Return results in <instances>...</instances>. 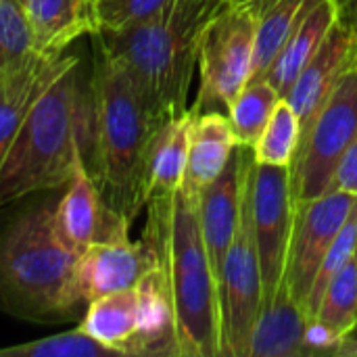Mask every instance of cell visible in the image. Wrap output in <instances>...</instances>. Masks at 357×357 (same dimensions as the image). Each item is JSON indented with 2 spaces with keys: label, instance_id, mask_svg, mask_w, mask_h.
I'll use <instances>...</instances> for the list:
<instances>
[{
  "label": "cell",
  "instance_id": "14",
  "mask_svg": "<svg viewBox=\"0 0 357 357\" xmlns=\"http://www.w3.org/2000/svg\"><path fill=\"white\" fill-rule=\"evenodd\" d=\"M356 59L357 40L341 23H335L284 96L295 109L301 130L312 121L339 77L351 63H356Z\"/></svg>",
  "mask_w": 357,
  "mask_h": 357
},
{
  "label": "cell",
  "instance_id": "6",
  "mask_svg": "<svg viewBox=\"0 0 357 357\" xmlns=\"http://www.w3.org/2000/svg\"><path fill=\"white\" fill-rule=\"evenodd\" d=\"M257 8L253 2L234 4L224 0L201 29L197 73L199 96L195 113L228 109L232 98L247 86L253 69Z\"/></svg>",
  "mask_w": 357,
  "mask_h": 357
},
{
  "label": "cell",
  "instance_id": "36",
  "mask_svg": "<svg viewBox=\"0 0 357 357\" xmlns=\"http://www.w3.org/2000/svg\"><path fill=\"white\" fill-rule=\"evenodd\" d=\"M209 2H213V4H220V2H224V0H209Z\"/></svg>",
  "mask_w": 357,
  "mask_h": 357
},
{
  "label": "cell",
  "instance_id": "24",
  "mask_svg": "<svg viewBox=\"0 0 357 357\" xmlns=\"http://www.w3.org/2000/svg\"><path fill=\"white\" fill-rule=\"evenodd\" d=\"M282 96L268 79H251L226 109L236 142L253 146L266 130Z\"/></svg>",
  "mask_w": 357,
  "mask_h": 357
},
{
  "label": "cell",
  "instance_id": "10",
  "mask_svg": "<svg viewBox=\"0 0 357 357\" xmlns=\"http://www.w3.org/2000/svg\"><path fill=\"white\" fill-rule=\"evenodd\" d=\"M356 205L357 197L343 190H331L318 199L295 203L282 280L303 312L324 255Z\"/></svg>",
  "mask_w": 357,
  "mask_h": 357
},
{
  "label": "cell",
  "instance_id": "11",
  "mask_svg": "<svg viewBox=\"0 0 357 357\" xmlns=\"http://www.w3.org/2000/svg\"><path fill=\"white\" fill-rule=\"evenodd\" d=\"M130 226L132 224L107 207L86 159H79L65 195L52 209V230L59 243L79 255L98 241L126 238Z\"/></svg>",
  "mask_w": 357,
  "mask_h": 357
},
{
  "label": "cell",
  "instance_id": "13",
  "mask_svg": "<svg viewBox=\"0 0 357 357\" xmlns=\"http://www.w3.org/2000/svg\"><path fill=\"white\" fill-rule=\"evenodd\" d=\"M253 161V146L236 144L222 174L199 195V222L215 280L224 268L226 253L234 241L243 199L247 190V172Z\"/></svg>",
  "mask_w": 357,
  "mask_h": 357
},
{
  "label": "cell",
  "instance_id": "22",
  "mask_svg": "<svg viewBox=\"0 0 357 357\" xmlns=\"http://www.w3.org/2000/svg\"><path fill=\"white\" fill-rule=\"evenodd\" d=\"M77 326L119 356H128L138 328V291L128 289L90 301Z\"/></svg>",
  "mask_w": 357,
  "mask_h": 357
},
{
  "label": "cell",
  "instance_id": "3",
  "mask_svg": "<svg viewBox=\"0 0 357 357\" xmlns=\"http://www.w3.org/2000/svg\"><path fill=\"white\" fill-rule=\"evenodd\" d=\"M220 4L174 0L144 21L92 33L94 44L132 77L157 126L190 109L188 90L197 73L201 29Z\"/></svg>",
  "mask_w": 357,
  "mask_h": 357
},
{
  "label": "cell",
  "instance_id": "5",
  "mask_svg": "<svg viewBox=\"0 0 357 357\" xmlns=\"http://www.w3.org/2000/svg\"><path fill=\"white\" fill-rule=\"evenodd\" d=\"M77 255L52 230V209L40 207L13 220L0 234V310L38 324L82 320L73 295Z\"/></svg>",
  "mask_w": 357,
  "mask_h": 357
},
{
  "label": "cell",
  "instance_id": "9",
  "mask_svg": "<svg viewBox=\"0 0 357 357\" xmlns=\"http://www.w3.org/2000/svg\"><path fill=\"white\" fill-rule=\"evenodd\" d=\"M247 199L266 303L274 297L284 278V264L295 215L291 169L264 165L253 159L247 172Z\"/></svg>",
  "mask_w": 357,
  "mask_h": 357
},
{
  "label": "cell",
  "instance_id": "2",
  "mask_svg": "<svg viewBox=\"0 0 357 357\" xmlns=\"http://www.w3.org/2000/svg\"><path fill=\"white\" fill-rule=\"evenodd\" d=\"M142 238L163 272L176 316L180 357H222L218 280L199 222V195L184 184L146 203Z\"/></svg>",
  "mask_w": 357,
  "mask_h": 357
},
{
  "label": "cell",
  "instance_id": "35",
  "mask_svg": "<svg viewBox=\"0 0 357 357\" xmlns=\"http://www.w3.org/2000/svg\"><path fill=\"white\" fill-rule=\"evenodd\" d=\"M354 259H356V264H357V238H356V251H354Z\"/></svg>",
  "mask_w": 357,
  "mask_h": 357
},
{
  "label": "cell",
  "instance_id": "1",
  "mask_svg": "<svg viewBox=\"0 0 357 357\" xmlns=\"http://www.w3.org/2000/svg\"><path fill=\"white\" fill-rule=\"evenodd\" d=\"M92 142V92L82 90V59L59 54L0 167V207L65 186Z\"/></svg>",
  "mask_w": 357,
  "mask_h": 357
},
{
  "label": "cell",
  "instance_id": "8",
  "mask_svg": "<svg viewBox=\"0 0 357 357\" xmlns=\"http://www.w3.org/2000/svg\"><path fill=\"white\" fill-rule=\"evenodd\" d=\"M218 305L222 357H249L251 333L264 305V282L247 190L238 228L218 278Z\"/></svg>",
  "mask_w": 357,
  "mask_h": 357
},
{
  "label": "cell",
  "instance_id": "23",
  "mask_svg": "<svg viewBox=\"0 0 357 357\" xmlns=\"http://www.w3.org/2000/svg\"><path fill=\"white\" fill-rule=\"evenodd\" d=\"M54 59L36 56L17 69L0 71V167Z\"/></svg>",
  "mask_w": 357,
  "mask_h": 357
},
{
  "label": "cell",
  "instance_id": "30",
  "mask_svg": "<svg viewBox=\"0 0 357 357\" xmlns=\"http://www.w3.org/2000/svg\"><path fill=\"white\" fill-rule=\"evenodd\" d=\"M174 0H94V33L144 21Z\"/></svg>",
  "mask_w": 357,
  "mask_h": 357
},
{
  "label": "cell",
  "instance_id": "21",
  "mask_svg": "<svg viewBox=\"0 0 357 357\" xmlns=\"http://www.w3.org/2000/svg\"><path fill=\"white\" fill-rule=\"evenodd\" d=\"M320 0H255L257 29L251 79H266L272 63L305 13ZM249 79V82H251Z\"/></svg>",
  "mask_w": 357,
  "mask_h": 357
},
{
  "label": "cell",
  "instance_id": "31",
  "mask_svg": "<svg viewBox=\"0 0 357 357\" xmlns=\"http://www.w3.org/2000/svg\"><path fill=\"white\" fill-rule=\"evenodd\" d=\"M333 190H343L357 197V138L351 142V146L341 157L335 178H333Z\"/></svg>",
  "mask_w": 357,
  "mask_h": 357
},
{
  "label": "cell",
  "instance_id": "25",
  "mask_svg": "<svg viewBox=\"0 0 357 357\" xmlns=\"http://www.w3.org/2000/svg\"><path fill=\"white\" fill-rule=\"evenodd\" d=\"M301 140V123L295 109L280 98L266 130L253 144V159L264 165L291 167Z\"/></svg>",
  "mask_w": 357,
  "mask_h": 357
},
{
  "label": "cell",
  "instance_id": "33",
  "mask_svg": "<svg viewBox=\"0 0 357 357\" xmlns=\"http://www.w3.org/2000/svg\"><path fill=\"white\" fill-rule=\"evenodd\" d=\"M337 357H357V320L356 324L341 337L339 347L335 351Z\"/></svg>",
  "mask_w": 357,
  "mask_h": 357
},
{
  "label": "cell",
  "instance_id": "28",
  "mask_svg": "<svg viewBox=\"0 0 357 357\" xmlns=\"http://www.w3.org/2000/svg\"><path fill=\"white\" fill-rule=\"evenodd\" d=\"M119 354L96 341L79 326L46 339L2 347L0 357H117Z\"/></svg>",
  "mask_w": 357,
  "mask_h": 357
},
{
  "label": "cell",
  "instance_id": "19",
  "mask_svg": "<svg viewBox=\"0 0 357 357\" xmlns=\"http://www.w3.org/2000/svg\"><path fill=\"white\" fill-rule=\"evenodd\" d=\"M236 144L238 142L228 115H224L222 111L195 113L190 126L186 174L182 184L201 195V190L222 174Z\"/></svg>",
  "mask_w": 357,
  "mask_h": 357
},
{
  "label": "cell",
  "instance_id": "32",
  "mask_svg": "<svg viewBox=\"0 0 357 357\" xmlns=\"http://www.w3.org/2000/svg\"><path fill=\"white\" fill-rule=\"evenodd\" d=\"M337 10V23H341L357 40V0H333Z\"/></svg>",
  "mask_w": 357,
  "mask_h": 357
},
{
  "label": "cell",
  "instance_id": "17",
  "mask_svg": "<svg viewBox=\"0 0 357 357\" xmlns=\"http://www.w3.org/2000/svg\"><path fill=\"white\" fill-rule=\"evenodd\" d=\"M138 291V328L128 356L180 357L176 316L167 282L155 266L136 287Z\"/></svg>",
  "mask_w": 357,
  "mask_h": 357
},
{
  "label": "cell",
  "instance_id": "20",
  "mask_svg": "<svg viewBox=\"0 0 357 357\" xmlns=\"http://www.w3.org/2000/svg\"><path fill=\"white\" fill-rule=\"evenodd\" d=\"M337 23V10L333 0H320L314 4L305 17L299 21V25L289 36L287 44L278 52L276 61L272 63L268 71V82L278 90V94L284 98L291 90L293 82L297 79L299 71L305 67V63L314 56V52L324 42L331 27Z\"/></svg>",
  "mask_w": 357,
  "mask_h": 357
},
{
  "label": "cell",
  "instance_id": "15",
  "mask_svg": "<svg viewBox=\"0 0 357 357\" xmlns=\"http://www.w3.org/2000/svg\"><path fill=\"white\" fill-rule=\"evenodd\" d=\"M192 117L195 111L188 109L186 113L161 123L151 136L142 167L144 203L157 197L174 195L182 186L188 161Z\"/></svg>",
  "mask_w": 357,
  "mask_h": 357
},
{
  "label": "cell",
  "instance_id": "34",
  "mask_svg": "<svg viewBox=\"0 0 357 357\" xmlns=\"http://www.w3.org/2000/svg\"><path fill=\"white\" fill-rule=\"evenodd\" d=\"M228 2H234V4H249V2H255V0H228Z\"/></svg>",
  "mask_w": 357,
  "mask_h": 357
},
{
  "label": "cell",
  "instance_id": "27",
  "mask_svg": "<svg viewBox=\"0 0 357 357\" xmlns=\"http://www.w3.org/2000/svg\"><path fill=\"white\" fill-rule=\"evenodd\" d=\"M33 31L23 0H0V71L33 61Z\"/></svg>",
  "mask_w": 357,
  "mask_h": 357
},
{
  "label": "cell",
  "instance_id": "16",
  "mask_svg": "<svg viewBox=\"0 0 357 357\" xmlns=\"http://www.w3.org/2000/svg\"><path fill=\"white\" fill-rule=\"evenodd\" d=\"M307 324L310 318L282 280L274 297L261 305L249 341V357H305Z\"/></svg>",
  "mask_w": 357,
  "mask_h": 357
},
{
  "label": "cell",
  "instance_id": "7",
  "mask_svg": "<svg viewBox=\"0 0 357 357\" xmlns=\"http://www.w3.org/2000/svg\"><path fill=\"white\" fill-rule=\"evenodd\" d=\"M357 138V59L339 77L318 113L301 130L291 163L295 203L318 199L333 190L335 169Z\"/></svg>",
  "mask_w": 357,
  "mask_h": 357
},
{
  "label": "cell",
  "instance_id": "18",
  "mask_svg": "<svg viewBox=\"0 0 357 357\" xmlns=\"http://www.w3.org/2000/svg\"><path fill=\"white\" fill-rule=\"evenodd\" d=\"M33 31L36 54L54 59L65 48L94 33V0H23Z\"/></svg>",
  "mask_w": 357,
  "mask_h": 357
},
{
  "label": "cell",
  "instance_id": "29",
  "mask_svg": "<svg viewBox=\"0 0 357 357\" xmlns=\"http://www.w3.org/2000/svg\"><path fill=\"white\" fill-rule=\"evenodd\" d=\"M356 238H357V205L354 207L351 215L347 218L345 226L341 228V232L337 234L335 243L331 245L328 253L324 255V261L316 274V280H314V287H312V293L307 297V303H305V314L310 320H314L320 303H322V297L326 293V287L328 282L333 280V276L354 257V251H356Z\"/></svg>",
  "mask_w": 357,
  "mask_h": 357
},
{
  "label": "cell",
  "instance_id": "12",
  "mask_svg": "<svg viewBox=\"0 0 357 357\" xmlns=\"http://www.w3.org/2000/svg\"><path fill=\"white\" fill-rule=\"evenodd\" d=\"M155 266V251L144 238L138 243H132L130 236L98 241L77 255L73 295L86 310L88 303L98 297L136 289Z\"/></svg>",
  "mask_w": 357,
  "mask_h": 357
},
{
  "label": "cell",
  "instance_id": "26",
  "mask_svg": "<svg viewBox=\"0 0 357 357\" xmlns=\"http://www.w3.org/2000/svg\"><path fill=\"white\" fill-rule=\"evenodd\" d=\"M314 320L343 337L357 320V264L351 257L328 282Z\"/></svg>",
  "mask_w": 357,
  "mask_h": 357
},
{
  "label": "cell",
  "instance_id": "4",
  "mask_svg": "<svg viewBox=\"0 0 357 357\" xmlns=\"http://www.w3.org/2000/svg\"><path fill=\"white\" fill-rule=\"evenodd\" d=\"M92 142L86 165L111 211L132 224L146 207L142 167L159 128L126 69L94 44Z\"/></svg>",
  "mask_w": 357,
  "mask_h": 357
}]
</instances>
